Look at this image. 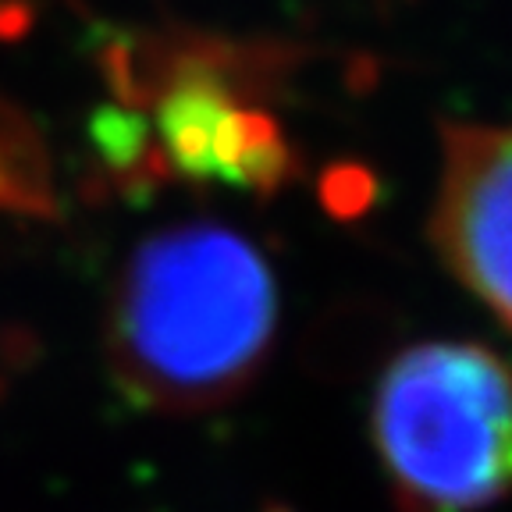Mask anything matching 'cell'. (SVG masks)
I'll list each match as a JSON object with an SVG mask.
<instances>
[{
  "mask_svg": "<svg viewBox=\"0 0 512 512\" xmlns=\"http://www.w3.org/2000/svg\"><path fill=\"white\" fill-rule=\"evenodd\" d=\"M278 331L264 253L228 224L189 221L143 239L107 306L118 388L157 413H207L253 384Z\"/></svg>",
  "mask_w": 512,
  "mask_h": 512,
  "instance_id": "cell-1",
  "label": "cell"
},
{
  "mask_svg": "<svg viewBox=\"0 0 512 512\" xmlns=\"http://www.w3.org/2000/svg\"><path fill=\"white\" fill-rule=\"evenodd\" d=\"M278 57L207 36H153L111 57L132 104L146 171L271 196L296 171L285 125L267 104Z\"/></svg>",
  "mask_w": 512,
  "mask_h": 512,
  "instance_id": "cell-2",
  "label": "cell"
},
{
  "mask_svg": "<svg viewBox=\"0 0 512 512\" xmlns=\"http://www.w3.org/2000/svg\"><path fill=\"white\" fill-rule=\"evenodd\" d=\"M374 448L406 512L512 498V367L473 342L399 352L374 392Z\"/></svg>",
  "mask_w": 512,
  "mask_h": 512,
  "instance_id": "cell-3",
  "label": "cell"
},
{
  "mask_svg": "<svg viewBox=\"0 0 512 512\" xmlns=\"http://www.w3.org/2000/svg\"><path fill=\"white\" fill-rule=\"evenodd\" d=\"M431 239L452 274L512 331V125L445 132Z\"/></svg>",
  "mask_w": 512,
  "mask_h": 512,
  "instance_id": "cell-4",
  "label": "cell"
},
{
  "mask_svg": "<svg viewBox=\"0 0 512 512\" xmlns=\"http://www.w3.org/2000/svg\"><path fill=\"white\" fill-rule=\"evenodd\" d=\"M50 175L29 121L0 104V207L50 214Z\"/></svg>",
  "mask_w": 512,
  "mask_h": 512,
  "instance_id": "cell-5",
  "label": "cell"
}]
</instances>
